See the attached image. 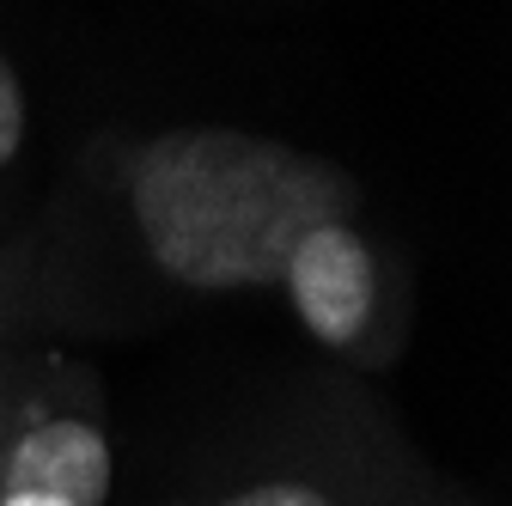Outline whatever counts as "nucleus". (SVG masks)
Instances as JSON below:
<instances>
[{
	"instance_id": "obj_1",
	"label": "nucleus",
	"mask_w": 512,
	"mask_h": 506,
	"mask_svg": "<svg viewBox=\"0 0 512 506\" xmlns=\"http://www.w3.org/2000/svg\"><path fill=\"white\" fill-rule=\"evenodd\" d=\"M135 226L153 263L202 293L275 287L287 250L342 220L348 183L336 165L238 129H171L128 171Z\"/></svg>"
},
{
	"instance_id": "obj_6",
	"label": "nucleus",
	"mask_w": 512,
	"mask_h": 506,
	"mask_svg": "<svg viewBox=\"0 0 512 506\" xmlns=\"http://www.w3.org/2000/svg\"><path fill=\"white\" fill-rule=\"evenodd\" d=\"M0 506H68V500H43V494H0Z\"/></svg>"
},
{
	"instance_id": "obj_2",
	"label": "nucleus",
	"mask_w": 512,
	"mask_h": 506,
	"mask_svg": "<svg viewBox=\"0 0 512 506\" xmlns=\"http://www.w3.org/2000/svg\"><path fill=\"white\" fill-rule=\"evenodd\" d=\"M293 305L305 330L324 342V348H348L360 342L366 318H372V299H378V263L366 238L348 220H324L311 226L293 250H287V269H281Z\"/></svg>"
},
{
	"instance_id": "obj_3",
	"label": "nucleus",
	"mask_w": 512,
	"mask_h": 506,
	"mask_svg": "<svg viewBox=\"0 0 512 506\" xmlns=\"http://www.w3.org/2000/svg\"><path fill=\"white\" fill-rule=\"evenodd\" d=\"M7 494L104 506V494H110V446H104V433L92 421H74V415L25 427V439L7 458Z\"/></svg>"
},
{
	"instance_id": "obj_5",
	"label": "nucleus",
	"mask_w": 512,
	"mask_h": 506,
	"mask_svg": "<svg viewBox=\"0 0 512 506\" xmlns=\"http://www.w3.org/2000/svg\"><path fill=\"white\" fill-rule=\"evenodd\" d=\"M220 506H330V500L305 482H263V488H244V494L220 500Z\"/></svg>"
},
{
	"instance_id": "obj_4",
	"label": "nucleus",
	"mask_w": 512,
	"mask_h": 506,
	"mask_svg": "<svg viewBox=\"0 0 512 506\" xmlns=\"http://www.w3.org/2000/svg\"><path fill=\"white\" fill-rule=\"evenodd\" d=\"M25 141V92H19V74L13 61L0 55V165H7Z\"/></svg>"
}]
</instances>
